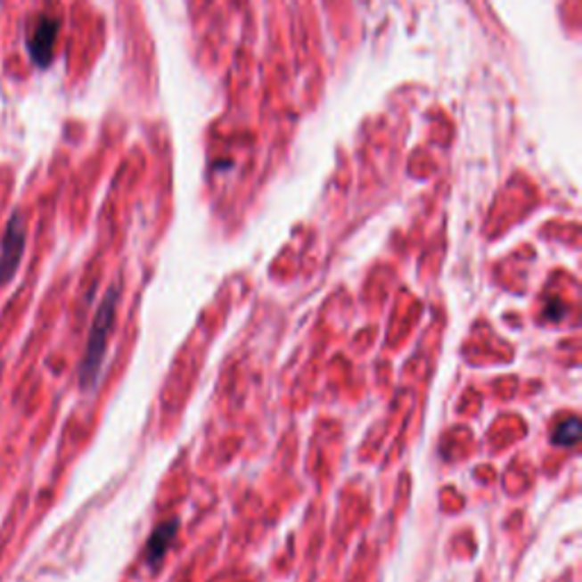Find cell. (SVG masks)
I'll return each instance as SVG.
<instances>
[{"label": "cell", "instance_id": "6da1fadb", "mask_svg": "<svg viewBox=\"0 0 582 582\" xmlns=\"http://www.w3.org/2000/svg\"><path fill=\"white\" fill-rule=\"evenodd\" d=\"M119 294H121V289L114 284L105 294V299L101 300V305H98L96 309V316H94L92 321V330H89V337H86L85 355H82L80 362V371H78L80 387L85 391H92L94 387L98 385V378H101L107 344H110V334L111 328H114V319H117Z\"/></svg>", "mask_w": 582, "mask_h": 582}, {"label": "cell", "instance_id": "7a4b0ae2", "mask_svg": "<svg viewBox=\"0 0 582 582\" xmlns=\"http://www.w3.org/2000/svg\"><path fill=\"white\" fill-rule=\"evenodd\" d=\"M26 221L20 217V212H14L5 225V234L0 242V287H5L12 283L20 266V259L26 253Z\"/></svg>", "mask_w": 582, "mask_h": 582}, {"label": "cell", "instance_id": "3957f363", "mask_svg": "<svg viewBox=\"0 0 582 582\" xmlns=\"http://www.w3.org/2000/svg\"><path fill=\"white\" fill-rule=\"evenodd\" d=\"M57 32H60V20L44 16V19L37 23L30 39H28V51H30L32 61H35L37 66H41V69H46L53 61Z\"/></svg>", "mask_w": 582, "mask_h": 582}, {"label": "cell", "instance_id": "277c9868", "mask_svg": "<svg viewBox=\"0 0 582 582\" xmlns=\"http://www.w3.org/2000/svg\"><path fill=\"white\" fill-rule=\"evenodd\" d=\"M176 532H177V521H164L152 530L151 539H148L146 544V562L151 564L152 569L158 567V564L164 560L167 551L171 548L173 539H176Z\"/></svg>", "mask_w": 582, "mask_h": 582}, {"label": "cell", "instance_id": "5b68a950", "mask_svg": "<svg viewBox=\"0 0 582 582\" xmlns=\"http://www.w3.org/2000/svg\"><path fill=\"white\" fill-rule=\"evenodd\" d=\"M580 421H578L576 416H569V419H564L562 423L557 425L555 432H553V444L571 448V446H576L578 439H580Z\"/></svg>", "mask_w": 582, "mask_h": 582}]
</instances>
